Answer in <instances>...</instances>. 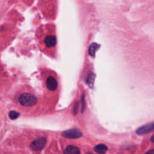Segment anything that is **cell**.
<instances>
[{"instance_id": "cell-1", "label": "cell", "mask_w": 154, "mask_h": 154, "mask_svg": "<svg viewBox=\"0 0 154 154\" xmlns=\"http://www.w3.org/2000/svg\"><path fill=\"white\" fill-rule=\"evenodd\" d=\"M37 98L36 97L31 94L28 93H24L21 94L18 97V102L19 103L25 107H29L34 106L37 103Z\"/></svg>"}, {"instance_id": "cell-2", "label": "cell", "mask_w": 154, "mask_h": 154, "mask_svg": "<svg viewBox=\"0 0 154 154\" xmlns=\"http://www.w3.org/2000/svg\"><path fill=\"white\" fill-rule=\"evenodd\" d=\"M46 144V138L43 137H38L35 139L30 144V148L32 150L38 151L43 149Z\"/></svg>"}, {"instance_id": "cell-3", "label": "cell", "mask_w": 154, "mask_h": 154, "mask_svg": "<svg viewBox=\"0 0 154 154\" xmlns=\"http://www.w3.org/2000/svg\"><path fill=\"white\" fill-rule=\"evenodd\" d=\"M62 135L67 138L76 139L82 135V132L76 129H71L62 132Z\"/></svg>"}, {"instance_id": "cell-4", "label": "cell", "mask_w": 154, "mask_h": 154, "mask_svg": "<svg viewBox=\"0 0 154 154\" xmlns=\"http://www.w3.org/2000/svg\"><path fill=\"white\" fill-rule=\"evenodd\" d=\"M154 131V122L146 124L137 129L136 133L138 135H144Z\"/></svg>"}, {"instance_id": "cell-5", "label": "cell", "mask_w": 154, "mask_h": 154, "mask_svg": "<svg viewBox=\"0 0 154 154\" xmlns=\"http://www.w3.org/2000/svg\"><path fill=\"white\" fill-rule=\"evenodd\" d=\"M47 88L51 91H54L57 88V82L54 77L50 76H48L46 81Z\"/></svg>"}, {"instance_id": "cell-6", "label": "cell", "mask_w": 154, "mask_h": 154, "mask_svg": "<svg viewBox=\"0 0 154 154\" xmlns=\"http://www.w3.org/2000/svg\"><path fill=\"white\" fill-rule=\"evenodd\" d=\"M44 43L46 46L48 48L54 47L57 43L56 37L54 35H48L45 37L44 40Z\"/></svg>"}, {"instance_id": "cell-7", "label": "cell", "mask_w": 154, "mask_h": 154, "mask_svg": "<svg viewBox=\"0 0 154 154\" xmlns=\"http://www.w3.org/2000/svg\"><path fill=\"white\" fill-rule=\"evenodd\" d=\"M64 154H80L78 147L74 146H68L64 151Z\"/></svg>"}, {"instance_id": "cell-8", "label": "cell", "mask_w": 154, "mask_h": 154, "mask_svg": "<svg viewBox=\"0 0 154 154\" xmlns=\"http://www.w3.org/2000/svg\"><path fill=\"white\" fill-rule=\"evenodd\" d=\"M93 149L96 153L99 154H105L108 150V147L103 144H99L94 146Z\"/></svg>"}, {"instance_id": "cell-9", "label": "cell", "mask_w": 154, "mask_h": 154, "mask_svg": "<svg viewBox=\"0 0 154 154\" xmlns=\"http://www.w3.org/2000/svg\"><path fill=\"white\" fill-rule=\"evenodd\" d=\"M99 45L98 44H97L96 43H92L90 46H89V48H88V52H89V54L92 56V57H94L95 55V52L98 49V48H99Z\"/></svg>"}, {"instance_id": "cell-10", "label": "cell", "mask_w": 154, "mask_h": 154, "mask_svg": "<svg viewBox=\"0 0 154 154\" xmlns=\"http://www.w3.org/2000/svg\"><path fill=\"white\" fill-rule=\"evenodd\" d=\"M94 78H95V75L94 73H90L88 75L87 82V84H88V85H89V87L90 88L93 87V84H94Z\"/></svg>"}, {"instance_id": "cell-11", "label": "cell", "mask_w": 154, "mask_h": 154, "mask_svg": "<svg viewBox=\"0 0 154 154\" xmlns=\"http://www.w3.org/2000/svg\"><path fill=\"white\" fill-rule=\"evenodd\" d=\"M19 116V113L15 111H11L9 112V117L11 120H14Z\"/></svg>"}, {"instance_id": "cell-12", "label": "cell", "mask_w": 154, "mask_h": 154, "mask_svg": "<svg viewBox=\"0 0 154 154\" xmlns=\"http://www.w3.org/2000/svg\"><path fill=\"white\" fill-rule=\"evenodd\" d=\"M145 154H154V149H152V150H150L148 151Z\"/></svg>"}, {"instance_id": "cell-13", "label": "cell", "mask_w": 154, "mask_h": 154, "mask_svg": "<svg viewBox=\"0 0 154 154\" xmlns=\"http://www.w3.org/2000/svg\"><path fill=\"white\" fill-rule=\"evenodd\" d=\"M150 141H151L152 142L154 143V134L151 137V138H150Z\"/></svg>"}, {"instance_id": "cell-14", "label": "cell", "mask_w": 154, "mask_h": 154, "mask_svg": "<svg viewBox=\"0 0 154 154\" xmlns=\"http://www.w3.org/2000/svg\"><path fill=\"white\" fill-rule=\"evenodd\" d=\"M77 107H78V105H77V103H76V108H77ZM76 110H77V109H75V111H77Z\"/></svg>"}, {"instance_id": "cell-15", "label": "cell", "mask_w": 154, "mask_h": 154, "mask_svg": "<svg viewBox=\"0 0 154 154\" xmlns=\"http://www.w3.org/2000/svg\"><path fill=\"white\" fill-rule=\"evenodd\" d=\"M86 154H93V153H86Z\"/></svg>"}]
</instances>
